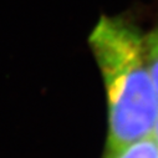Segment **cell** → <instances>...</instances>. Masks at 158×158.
I'll return each instance as SVG.
<instances>
[{
    "label": "cell",
    "mask_w": 158,
    "mask_h": 158,
    "mask_svg": "<svg viewBox=\"0 0 158 158\" xmlns=\"http://www.w3.org/2000/svg\"><path fill=\"white\" fill-rule=\"evenodd\" d=\"M107 96V151L149 136L158 117V94L143 36L121 18L102 16L90 35Z\"/></svg>",
    "instance_id": "cell-1"
},
{
    "label": "cell",
    "mask_w": 158,
    "mask_h": 158,
    "mask_svg": "<svg viewBox=\"0 0 158 158\" xmlns=\"http://www.w3.org/2000/svg\"><path fill=\"white\" fill-rule=\"evenodd\" d=\"M105 158H158V146L152 135L107 151Z\"/></svg>",
    "instance_id": "cell-2"
},
{
    "label": "cell",
    "mask_w": 158,
    "mask_h": 158,
    "mask_svg": "<svg viewBox=\"0 0 158 158\" xmlns=\"http://www.w3.org/2000/svg\"><path fill=\"white\" fill-rule=\"evenodd\" d=\"M148 69L158 94V24L143 36Z\"/></svg>",
    "instance_id": "cell-3"
},
{
    "label": "cell",
    "mask_w": 158,
    "mask_h": 158,
    "mask_svg": "<svg viewBox=\"0 0 158 158\" xmlns=\"http://www.w3.org/2000/svg\"><path fill=\"white\" fill-rule=\"evenodd\" d=\"M152 136H153V138L156 139V142H157V146H158V117H157V121H156V123H154V127H153V132H152Z\"/></svg>",
    "instance_id": "cell-4"
}]
</instances>
